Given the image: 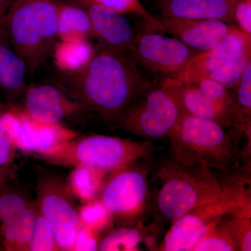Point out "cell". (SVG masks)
I'll return each mask as SVG.
<instances>
[{
    "label": "cell",
    "mask_w": 251,
    "mask_h": 251,
    "mask_svg": "<svg viewBox=\"0 0 251 251\" xmlns=\"http://www.w3.org/2000/svg\"><path fill=\"white\" fill-rule=\"evenodd\" d=\"M90 16L93 37L98 39L101 49L128 52L135 34L131 23L123 14L98 6L86 7Z\"/></svg>",
    "instance_id": "obj_14"
},
{
    "label": "cell",
    "mask_w": 251,
    "mask_h": 251,
    "mask_svg": "<svg viewBox=\"0 0 251 251\" xmlns=\"http://www.w3.org/2000/svg\"><path fill=\"white\" fill-rule=\"evenodd\" d=\"M74 168L67 183L74 197L83 203L99 200L110 175L88 166H77Z\"/></svg>",
    "instance_id": "obj_19"
},
{
    "label": "cell",
    "mask_w": 251,
    "mask_h": 251,
    "mask_svg": "<svg viewBox=\"0 0 251 251\" xmlns=\"http://www.w3.org/2000/svg\"><path fill=\"white\" fill-rule=\"evenodd\" d=\"M99 234L100 233L97 231L80 224L77 229L74 251H98L99 242H100Z\"/></svg>",
    "instance_id": "obj_30"
},
{
    "label": "cell",
    "mask_w": 251,
    "mask_h": 251,
    "mask_svg": "<svg viewBox=\"0 0 251 251\" xmlns=\"http://www.w3.org/2000/svg\"><path fill=\"white\" fill-rule=\"evenodd\" d=\"M4 171L1 169V167H0V187L2 186L3 179H4Z\"/></svg>",
    "instance_id": "obj_34"
},
{
    "label": "cell",
    "mask_w": 251,
    "mask_h": 251,
    "mask_svg": "<svg viewBox=\"0 0 251 251\" xmlns=\"http://www.w3.org/2000/svg\"><path fill=\"white\" fill-rule=\"evenodd\" d=\"M154 151L149 140L135 141L109 135L81 134L39 156L54 166H85L110 175L139 160L147 159Z\"/></svg>",
    "instance_id": "obj_4"
},
{
    "label": "cell",
    "mask_w": 251,
    "mask_h": 251,
    "mask_svg": "<svg viewBox=\"0 0 251 251\" xmlns=\"http://www.w3.org/2000/svg\"><path fill=\"white\" fill-rule=\"evenodd\" d=\"M31 125L34 153L37 155L81 135L76 130L68 128L61 123L39 121L31 117Z\"/></svg>",
    "instance_id": "obj_22"
},
{
    "label": "cell",
    "mask_w": 251,
    "mask_h": 251,
    "mask_svg": "<svg viewBox=\"0 0 251 251\" xmlns=\"http://www.w3.org/2000/svg\"><path fill=\"white\" fill-rule=\"evenodd\" d=\"M168 137L171 158L183 166L230 174L246 157L237 137L207 119L183 114Z\"/></svg>",
    "instance_id": "obj_2"
},
{
    "label": "cell",
    "mask_w": 251,
    "mask_h": 251,
    "mask_svg": "<svg viewBox=\"0 0 251 251\" xmlns=\"http://www.w3.org/2000/svg\"><path fill=\"white\" fill-rule=\"evenodd\" d=\"M1 250H2V249H1V246H0V251H1Z\"/></svg>",
    "instance_id": "obj_35"
},
{
    "label": "cell",
    "mask_w": 251,
    "mask_h": 251,
    "mask_svg": "<svg viewBox=\"0 0 251 251\" xmlns=\"http://www.w3.org/2000/svg\"><path fill=\"white\" fill-rule=\"evenodd\" d=\"M135 62L163 77H176L201 52L176 38L155 31L135 36L129 50Z\"/></svg>",
    "instance_id": "obj_9"
},
{
    "label": "cell",
    "mask_w": 251,
    "mask_h": 251,
    "mask_svg": "<svg viewBox=\"0 0 251 251\" xmlns=\"http://www.w3.org/2000/svg\"><path fill=\"white\" fill-rule=\"evenodd\" d=\"M34 203L21 190L1 186L0 187V228L17 221Z\"/></svg>",
    "instance_id": "obj_24"
},
{
    "label": "cell",
    "mask_w": 251,
    "mask_h": 251,
    "mask_svg": "<svg viewBox=\"0 0 251 251\" xmlns=\"http://www.w3.org/2000/svg\"><path fill=\"white\" fill-rule=\"evenodd\" d=\"M35 203L53 229L59 251H74L80 220L67 181L54 175H41L36 185Z\"/></svg>",
    "instance_id": "obj_8"
},
{
    "label": "cell",
    "mask_w": 251,
    "mask_h": 251,
    "mask_svg": "<svg viewBox=\"0 0 251 251\" xmlns=\"http://www.w3.org/2000/svg\"><path fill=\"white\" fill-rule=\"evenodd\" d=\"M161 188L157 197L158 214L174 222L197 208L221 201L224 185L214 172L200 166H183L170 158L158 168Z\"/></svg>",
    "instance_id": "obj_5"
},
{
    "label": "cell",
    "mask_w": 251,
    "mask_h": 251,
    "mask_svg": "<svg viewBox=\"0 0 251 251\" xmlns=\"http://www.w3.org/2000/svg\"><path fill=\"white\" fill-rule=\"evenodd\" d=\"M179 100L183 114L212 120L225 128L234 126L235 109L223 106L210 100L194 84L180 80Z\"/></svg>",
    "instance_id": "obj_16"
},
{
    "label": "cell",
    "mask_w": 251,
    "mask_h": 251,
    "mask_svg": "<svg viewBox=\"0 0 251 251\" xmlns=\"http://www.w3.org/2000/svg\"><path fill=\"white\" fill-rule=\"evenodd\" d=\"M16 149L14 140L5 129L0 114V167L3 171L14 161Z\"/></svg>",
    "instance_id": "obj_31"
},
{
    "label": "cell",
    "mask_w": 251,
    "mask_h": 251,
    "mask_svg": "<svg viewBox=\"0 0 251 251\" xmlns=\"http://www.w3.org/2000/svg\"><path fill=\"white\" fill-rule=\"evenodd\" d=\"M95 52L89 40L58 41L53 50L56 65L66 74L85 67Z\"/></svg>",
    "instance_id": "obj_20"
},
{
    "label": "cell",
    "mask_w": 251,
    "mask_h": 251,
    "mask_svg": "<svg viewBox=\"0 0 251 251\" xmlns=\"http://www.w3.org/2000/svg\"><path fill=\"white\" fill-rule=\"evenodd\" d=\"M133 165L110 175L99 198L114 219L121 223L136 216L148 196L146 172Z\"/></svg>",
    "instance_id": "obj_10"
},
{
    "label": "cell",
    "mask_w": 251,
    "mask_h": 251,
    "mask_svg": "<svg viewBox=\"0 0 251 251\" xmlns=\"http://www.w3.org/2000/svg\"><path fill=\"white\" fill-rule=\"evenodd\" d=\"M237 89L236 105V117L233 126L251 143V62L243 73Z\"/></svg>",
    "instance_id": "obj_23"
},
{
    "label": "cell",
    "mask_w": 251,
    "mask_h": 251,
    "mask_svg": "<svg viewBox=\"0 0 251 251\" xmlns=\"http://www.w3.org/2000/svg\"><path fill=\"white\" fill-rule=\"evenodd\" d=\"M59 0H14L4 17L8 41L34 72L58 41Z\"/></svg>",
    "instance_id": "obj_3"
},
{
    "label": "cell",
    "mask_w": 251,
    "mask_h": 251,
    "mask_svg": "<svg viewBox=\"0 0 251 251\" xmlns=\"http://www.w3.org/2000/svg\"><path fill=\"white\" fill-rule=\"evenodd\" d=\"M180 80L163 77L148 88L126 109L116 125L145 139L168 137L182 115L180 106Z\"/></svg>",
    "instance_id": "obj_6"
},
{
    "label": "cell",
    "mask_w": 251,
    "mask_h": 251,
    "mask_svg": "<svg viewBox=\"0 0 251 251\" xmlns=\"http://www.w3.org/2000/svg\"><path fill=\"white\" fill-rule=\"evenodd\" d=\"M14 1V0H0V11L4 9L6 6L9 8Z\"/></svg>",
    "instance_id": "obj_33"
},
{
    "label": "cell",
    "mask_w": 251,
    "mask_h": 251,
    "mask_svg": "<svg viewBox=\"0 0 251 251\" xmlns=\"http://www.w3.org/2000/svg\"><path fill=\"white\" fill-rule=\"evenodd\" d=\"M238 0H157L162 18L219 19L234 22Z\"/></svg>",
    "instance_id": "obj_15"
},
{
    "label": "cell",
    "mask_w": 251,
    "mask_h": 251,
    "mask_svg": "<svg viewBox=\"0 0 251 251\" xmlns=\"http://www.w3.org/2000/svg\"><path fill=\"white\" fill-rule=\"evenodd\" d=\"M27 65L11 44L0 38V86L11 99L21 97L26 88Z\"/></svg>",
    "instance_id": "obj_17"
},
{
    "label": "cell",
    "mask_w": 251,
    "mask_h": 251,
    "mask_svg": "<svg viewBox=\"0 0 251 251\" xmlns=\"http://www.w3.org/2000/svg\"><path fill=\"white\" fill-rule=\"evenodd\" d=\"M251 37L234 25L219 46L198 54L176 78L193 84L210 79L227 89L234 88L251 62Z\"/></svg>",
    "instance_id": "obj_7"
},
{
    "label": "cell",
    "mask_w": 251,
    "mask_h": 251,
    "mask_svg": "<svg viewBox=\"0 0 251 251\" xmlns=\"http://www.w3.org/2000/svg\"><path fill=\"white\" fill-rule=\"evenodd\" d=\"M58 41L90 40L93 37L90 16L86 9L59 1Z\"/></svg>",
    "instance_id": "obj_18"
},
{
    "label": "cell",
    "mask_w": 251,
    "mask_h": 251,
    "mask_svg": "<svg viewBox=\"0 0 251 251\" xmlns=\"http://www.w3.org/2000/svg\"><path fill=\"white\" fill-rule=\"evenodd\" d=\"M230 207L229 200L223 196L219 202L197 208L176 220L166 234L161 250L194 251L210 225L220 216L227 212Z\"/></svg>",
    "instance_id": "obj_12"
},
{
    "label": "cell",
    "mask_w": 251,
    "mask_h": 251,
    "mask_svg": "<svg viewBox=\"0 0 251 251\" xmlns=\"http://www.w3.org/2000/svg\"><path fill=\"white\" fill-rule=\"evenodd\" d=\"M37 206L34 202L17 221L0 228L3 248L8 251H29L33 234Z\"/></svg>",
    "instance_id": "obj_21"
},
{
    "label": "cell",
    "mask_w": 251,
    "mask_h": 251,
    "mask_svg": "<svg viewBox=\"0 0 251 251\" xmlns=\"http://www.w3.org/2000/svg\"><path fill=\"white\" fill-rule=\"evenodd\" d=\"M80 224L97 231L99 233L110 228L114 218L100 200L84 203L78 208Z\"/></svg>",
    "instance_id": "obj_27"
},
{
    "label": "cell",
    "mask_w": 251,
    "mask_h": 251,
    "mask_svg": "<svg viewBox=\"0 0 251 251\" xmlns=\"http://www.w3.org/2000/svg\"><path fill=\"white\" fill-rule=\"evenodd\" d=\"M59 251L53 229L49 221L39 212L37 208L34 234L29 251Z\"/></svg>",
    "instance_id": "obj_28"
},
{
    "label": "cell",
    "mask_w": 251,
    "mask_h": 251,
    "mask_svg": "<svg viewBox=\"0 0 251 251\" xmlns=\"http://www.w3.org/2000/svg\"><path fill=\"white\" fill-rule=\"evenodd\" d=\"M194 85L197 86L205 97L215 103L236 110L235 101L228 89L221 85L217 81L210 79H202Z\"/></svg>",
    "instance_id": "obj_29"
},
{
    "label": "cell",
    "mask_w": 251,
    "mask_h": 251,
    "mask_svg": "<svg viewBox=\"0 0 251 251\" xmlns=\"http://www.w3.org/2000/svg\"><path fill=\"white\" fill-rule=\"evenodd\" d=\"M234 21L239 30L251 37V0H238L234 6Z\"/></svg>",
    "instance_id": "obj_32"
},
{
    "label": "cell",
    "mask_w": 251,
    "mask_h": 251,
    "mask_svg": "<svg viewBox=\"0 0 251 251\" xmlns=\"http://www.w3.org/2000/svg\"><path fill=\"white\" fill-rule=\"evenodd\" d=\"M64 84L84 110L116 124L150 85L128 52L100 49L85 67L69 73Z\"/></svg>",
    "instance_id": "obj_1"
},
{
    "label": "cell",
    "mask_w": 251,
    "mask_h": 251,
    "mask_svg": "<svg viewBox=\"0 0 251 251\" xmlns=\"http://www.w3.org/2000/svg\"><path fill=\"white\" fill-rule=\"evenodd\" d=\"M85 7L98 6L111 9L121 14H134L143 18L153 30L164 32L161 19L152 16L140 0H78Z\"/></svg>",
    "instance_id": "obj_25"
},
{
    "label": "cell",
    "mask_w": 251,
    "mask_h": 251,
    "mask_svg": "<svg viewBox=\"0 0 251 251\" xmlns=\"http://www.w3.org/2000/svg\"><path fill=\"white\" fill-rule=\"evenodd\" d=\"M21 98V108L39 121L61 123L85 111L62 84L46 82L27 86Z\"/></svg>",
    "instance_id": "obj_11"
},
{
    "label": "cell",
    "mask_w": 251,
    "mask_h": 251,
    "mask_svg": "<svg viewBox=\"0 0 251 251\" xmlns=\"http://www.w3.org/2000/svg\"><path fill=\"white\" fill-rule=\"evenodd\" d=\"M164 33H169L191 49L207 52L221 44L234 27L219 19L161 18Z\"/></svg>",
    "instance_id": "obj_13"
},
{
    "label": "cell",
    "mask_w": 251,
    "mask_h": 251,
    "mask_svg": "<svg viewBox=\"0 0 251 251\" xmlns=\"http://www.w3.org/2000/svg\"><path fill=\"white\" fill-rule=\"evenodd\" d=\"M143 236L139 228L122 227L109 232L99 242V251H136Z\"/></svg>",
    "instance_id": "obj_26"
}]
</instances>
